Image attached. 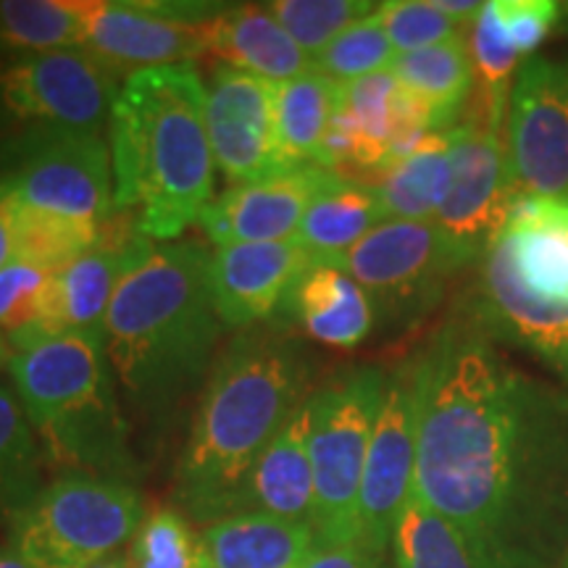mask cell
Returning <instances> with one entry per match:
<instances>
[{
  "instance_id": "cell-33",
  "label": "cell",
  "mask_w": 568,
  "mask_h": 568,
  "mask_svg": "<svg viewBox=\"0 0 568 568\" xmlns=\"http://www.w3.org/2000/svg\"><path fill=\"white\" fill-rule=\"evenodd\" d=\"M395 568H477L456 529L410 495L393 537Z\"/></svg>"
},
{
  "instance_id": "cell-4",
  "label": "cell",
  "mask_w": 568,
  "mask_h": 568,
  "mask_svg": "<svg viewBox=\"0 0 568 568\" xmlns=\"http://www.w3.org/2000/svg\"><path fill=\"white\" fill-rule=\"evenodd\" d=\"M113 209L138 211L148 240L172 243L213 195L205 84L195 63L134 71L109 116Z\"/></svg>"
},
{
  "instance_id": "cell-8",
  "label": "cell",
  "mask_w": 568,
  "mask_h": 568,
  "mask_svg": "<svg viewBox=\"0 0 568 568\" xmlns=\"http://www.w3.org/2000/svg\"><path fill=\"white\" fill-rule=\"evenodd\" d=\"M142 518L130 481L63 474L9 524V545L34 568H90L132 542Z\"/></svg>"
},
{
  "instance_id": "cell-42",
  "label": "cell",
  "mask_w": 568,
  "mask_h": 568,
  "mask_svg": "<svg viewBox=\"0 0 568 568\" xmlns=\"http://www.w3.org/2000/svg\"><path fill=\"white\" fill-rule=\"evenodd\" d=\"M90 568H130V564H126V556H109V558H103V560H98L95 566H90Z\"/></svg>"
},
{
  "instance_id": "cell-6",
  "label": "cell",
  "mask_w": 568,
  "mask_h": 568,
  "mask_svg": "<svg viewBox=\"0 0 568 568\" xmlns=\"http://www.w3.org/2000/svg\"><path fill=\"white\" fill-rule=\"evenodd\" d=\"M471 318L521 347L568 387V203L516 195L479 261Z\"/></svg>"
},
{
  "instance_id": "cell-40",
  "label": "cell",
  "mask_w": 568,
  "mask_h": 568,
  "mask_svg": "<svg viewBox=\"0 0 568 568\" xmlns=\"http://www.w3.org/2000/svg\"><path fill=\"white\" fill-rule=\"evenodd\" d=\"M11 261H13V234H11L9 213H6L3 190H0V268L9 266Z\"/></svg>"
},
{
  "instance_id": "cell-14",
  "label": "cell",
  "mask_w": 568,
  "mask_h": 568,
  "mask_svg": "<svg viewBox=\"0 0 568 568\" xmlns=\"http://www.w3.org/2000/svg\"><path fill=\"white\" fill-rule=\"evenodd\" d=\"M416 474V374L414 361L387 372L385 397L368 443L358 497L355 542L374 556L393 550L397 518L414 495Z\"/></svg>"
},
{
  "instance_id": "cell-25",
  "label": "cell",
  "mask_w": 568,
  "mask_h": 568,
  "mask_svg": "<svg viewBox=\"0 0 568 568\" xmlns=\"http://www.w3.org/2000/svg\"><path fill=\"white\" fill-rule=\"evenodd\" d=\"M395 80L422 105L432 132L453 130V122L474 92V63L464 38L424 48V51L397 55Z\"/></svg>"
},
{
  "instance_id": "cell-44",
  "label": "cell",
  "mask_w": 568,
  "mask_h": 568,
  "mask_svg": "<svg viewBox=\"0 0 568 568\" xmlns=\"http://www.w3.org/2000/svg\"><path fill=\"white\" fill-rule=\"evenodd\" d=\"M560 24H564V30H568V3H560Z\"/></svg>"
},
{
  "instance_id": "cell-2",
  "label": "cell",
  "mask_w": 568,
  "mask_h": 568,
  "mask_svg": "<svg viewBox=\"0 0 568 568\" xmlns=\"http://www.w3.org/2000/svg\"><path fill=\"white\" fill-rule=\"evenodd\" d=\"M303 345L276 326L237 332L213 361L176 466L174 500L205 527L237 516L258 458L308 389Z\"/></svg>"
},
{
  "instance_id": "cell-19",
  "label": "cell",
  "mask_w": 568,
  "mask_h": 568,
  "mask_svg": "<svg viewBox=\"0 0 568 568\" xmlns=\"http://www.w3.org/2000/svg\"><path fill=\"white\" fill-rule=\"evenodd\" d=\"M316 343L353 351L376 326L374 305L358 282L335 261L311 258V264L290 284L276 311Z\"/></svg>"
},
{
  "instance_id": "cell-17",
  "label": "cell",
  "mask_w": 568,
  "mask_h": 568,
  "mask_svg": "<svg viewBox=\"0 0 568 568\" xmlns=\"http://www.w3.org/2000/svg\"><path fill=\"white\" fill-rule=\"evenodd\" d=\"M329 169L301 166L264 180L232 184L205 205L201 224L216 247L240 243H295L297 230Z\"/></svg>"
},
{
  "instance_id": "cell-39",
  "label": "cell",
  "mask_w": 568,
  "mask_h": 568,
  "mask_svg": "<svg viewBox=\"0 0 568 568\" xmlns=\"http://www.w3.org/2000/svg\"><path fill=\"white\" fill-rule=\"evenodd\" d=\"M303 568H395L361 545H316Z\"/></svg>"
},
{
  "instance_id": "cell-18",
  "label": "cell",
  "mask_w": 568,
  "mask_h": 568,
  "mask_svg": "<svg viewBox=\"0 0 568 568\" xmlns=\"http://www.w3.org/2000/svg\"><path fill=\"white\" fill-rule=\"evenodd\" d=\"M311 264L297 243H240L209 255V287L224 329H251L276 316L290 284Z\"/></svg>"
},
{
  "instance_id": "cell-41",
  "label": "cell",
  "mask_w": 568,
  "mask_h": 568,
  "mask_svg": "<svg viewBox=\"0 0 568 568\" xmlns=\"http://www.w3.org/2000/svg\"><path fill=\"white\" fill-rule=\"evenodd\" d=\"M0 568H34V566L27 564V560L21 558L17 550L6 542V545H0Z\"/></svg>"
},
{
  "instance_id": "cell-16",
  "label": "cell",
  "mask_w": 568,
  "mask_h": 568,
  "mask_svg": "<svg viewBox=\"0 0 568 568\" xmlns=\"http://www.w3.org/2000/svg\"><path fill=\"white\" fill-rule=\"evenodd\" d=\"M84 51L113 74L193 63L205 51V27L161 17L145 0H82Z\"/></svg>"
},
{
  "instance_id": "cell-31",
  "label": "cell",
  "mask_w": 568,
  "mask_h": 568,
  "mask_svg": "<svg viewBox=\"0 0 568 568\" xmlns=\"http://www.w3.org/2000/svg\"><path fill=\"white\" fill-rule=\"evenodd\" d=\"M42 489V453L17 393L0 385V527Z\"/></svg>"
},
{
  "instance_id": "cell-11",
  "label": "cell",
  "mask_w": 568,
  "mask_h": 568,
  "mask_svg": "<svg viewBox=\"0 0 568 568\" xmlns=\"http://www.w3.org/2000/svg\"><path fill=\"white\" fill-rule=\"evenodd\" d=\"M332 261L364 287L376 324L387 329H406L429 314L443 297L445 280L456 272L435 222L400 219L382 222Z\"/></svg>"
},
{
  "instance_id": "cell-26",
  "label": "cell",
  "mask_w": 568,
  "mask_h": 568,
  "mask_svg": "<svg viewBox=\"0 0 568 568\" xmlns=\"http://www.w3.org/2000/svg\"><path fill=\"white\" fill-rule=\"evenodd\" d=\"M453 182L450 130L432 132L414 151L382 169L374 184L387 219L400 222H435Z\"/></svg>"
},
{
  "instance_id": "cell-35",
  "label": "cell",
  "mask_w": 568,
  "mask_h": 568,
  "mask_svg": "<svg viewBox=\"0 0 568 568\" xmlns=\"http://www.w3.org/2000/svg\"><path fill=\"white\" fill-rule=\"evenodd\" d=\"M130 568H205L203 535L172 508H155L142 518L126 552Z\"/></svg>"
},
{
  "instance_id": "cell-20",
  "label": "cell",
  "mask_w": 568,
  "mask_h": 568,
  "mask_svg": "<svg viewBox=\"0 0 568 568\" xmlns=\"http://www.w3.org/2000/svg\"><path fill=\"white\" fill-rule=\"evenodd\" d=\"M240 514H268L311 524L314 466H311V395L290 414L247 481Z\"/></svg>"
},
{
  "instance_id": "cell-45",
  "label": "cell",
  "mask_w": 568,
  "mask_h": 568,
  "mask_svg": "<svg viewBox=\"0 0 568 568\" xmlns=\"http://www.w3.org/2000/svg\"><path fill=\"white\" fill-rule=\"evenodd\" d=\"M564 568H568V560H566V566H564Z\"/></svg>"
},
{
  "instance_id": "cell-3",
  "label": "cell",
  "mask_w": 568,
  "mask_h": 568,
  "mask_svg": "<svg viewBox=\"0 0 568 568\" xmlns=\"http://www.w3.org/2000/svg\"><path fill=\"white\" fill-rule=\"evenodd\" d=\"M209 253L151 243L126 268L103 322V345L126 408L163 422L205 385L222 335Z\"/></svg>"
},
{
  "instance_id": "cell-28",
  "label": "cell",
  "mask_w": 568,
  "mask_h": 568,
  "mask_svg": "<svg viewBox=\"0 0 568 568\" xmlns=\"http://www.w3.org/2000/svg\"><path fill=\"white\" fill-rule=\"evenodd\" d=\"M0 335L11 353L67 335L55 274L19 258L0 268Z\"/></svg>"
},
{
  "instance_id": "cell-30",
  "label": "cell",
  "mask_w": 568,
  "mask_h": 568,
  "mask_svg": "<svg viewBox=\"0 0 568 568\" xmlns=\"http://www.w3.org/2000/svg\"><path fill=\"white\" fill-rule=\"evenodd\" d=\"M3 190L6 213H9L13 234V258L42 268L48 274H59L71 261L80 258L101 240V226L74 222V219L55 216V213L30 209Z\"/></svg>"
},
{
  "instance_id": "cell-5",
  "label": "cell",
  "mask_w": 568,
  "mask_h": 568,
  "mask_svg": "<svg viewBox=\"0 0 568 568\" xmlns=\"http://www.w3.org/2000/svg\"><path fill=\"white\" fill-rule=\"evenodd\" d=\"M9 374L42 460L67 474L132 479L138 460L103 332H67L11 353Z\"/></svg>"
},
{
  "instance_id": "cell-32",
  "label": "cell",
  "mask_w": 568,
  "mask_h": 568,
  "mask_svg": "<svg viewBox=\"0 0 568 568\" xmlns=\"http://www.w3.org/2000/svg\"><path fill=\"white\" fill-rule=\"evenodd\" d=\"M466 42L468 55H471L474 63V80H477L481 98H485V119H481V124L503 134L510 90H514L516 74L524 59L508 42L500 21L495 17L493 3H485L479 17L468 24Z\"/></svg>"
},
{
  "instance_id": "cell-7",
  "label": "cell",
  "mask_w": 568,
  "mask_h": 568,
  "mask_svg": "<svg viewBox=\"0 0 568 568\" xmlns=\"http://www.w3.org/2000/svg\"><path fill=\"white\" fill-rule=\"evenodd\" d=\"M385 382V368L351 366L311 393V527L318 545H353L358 537L361 481Z\"/></svg>"
},
{
  "instance_id": "cell-38",
  "label": "cell",
  "mask_w": 568,
  "mask_h": 568,
  "mask_svg": "<svg viewBox=\"0 0 568 568\" xmlns=\"http://www.w3.org/2000/svg\"><path fill=\"white\" fill-rule=\"evenodd\" d=\"M495 17L516 53L524 61L537 55V48L560 21L556 0H493Z\"/></svg>"
},
{
  "instance_id": "cell-12",
  "label": "cell",
  "mask_w": 568,
  "mask_h": 568,
  "mask_svg": "<svg viewBox=\"0 0 568 568\" xmlns=\"http://www.w3.org/2000/svg\"><path fill=\"white\" fill-rule=\"evenodd\" d=\"M450 142L453 182L435 226L458 272L479 264L521 193L510 172L506 134L481 122H466L453 126Z\"/></svg>"
},
{
  "instance_id": "cell-15",
  "label": "cell",
  "mask_w": 568,
  "mask_h": 568,
  "mask_svg": "<svg viewBox=\"0 0 568 568\" xmlns=\"http://www.w3.org/2000/svg\"><path fill=\"white\" fill-rule=\"evenodd\" d=\"M205 84V130L216 166L232 184L290 172L274 132V84L216 63Z\"/></svg>"
},
{
  "instance_id": "cell-10",
  "label": "cell",
  "mask_w": 568,
  "mask_h": 568,
  "mask_svg": "<svg viewBox=\"0 0 568 568\" xmlns=\"http://www.w3.org/2000/svg\"><path fill=\"white\" fill-rule=\"evenodd\" d=\"M0 187L30 209L101 226L113 211L109 142L67 130L0 142Z\"/></svg>"
},
{
  "instance_id": "cell-24",
  "label": "cell",
  "mask_w": 568,
  "mask_h": 568,
  "mask_svg": "<svg viewBox=\"0 0 568 568\" xmlns=\"http://www.w3.org/2000/svg\"><path fill=\"white\" fill-rule=\"evenodd\" d=\"M387 222L385 205L374 184L329 172L305 211L295 243L311 258H339Z\"/></svg>"
},
{
  "instance_id": "cell-43",
  "label": "cell",
  "mask_w": 568,
  "mask_h": 568,
  "mask_svg": "<svg viewBox=\"0 0 568 568\" xmlns=\"http://www.w3.org/2000/svg\"><path fill=\"white\" fill-rule=\"evenodd\" d=\"M9 358H11V351L9 345H6L3 335H0V368H9Z\"/></svg>"
},
{
  "instance_id": "cell-29",
  "label": "cell",
  "mask_w": 568,
  "mask_h": 568,
  "mask_svg": "<svg viewBox=\"0 0 568 568\" xmlns=\"http://www.w3.org/2000/svg\"><path fill=\"white\" fill-rule=\"evenodd\" d=\"M84 48L82 0H0V61Z\"/></svg>"
},
{
  "instance_id": "cell-1",
  "label": "cell",
  "mask_w": 568,
  "mask_h": 568,
  "mask_svg": "<svg viewBox=\"0 0 568 568\" xmlns=\"http://www.w3.org/2000/svg\"><path fill=\"white\" fill-rule=\"evenodd\" d=\"M414 495L477 568L568 560V387L518 368L474 318L414 358Z\"/></svg>"
},
{
  "instance_id": "cell-9",
  "label": "cell",
  "mask_w": 568,
  "mask_h": 568,
  "mask_svg": "<svg viewBox=\"0 0 568 568\" xmlns=\"http://www.w3.org/2000/svg\"><path fill=\"white\" fill-rule=\"evenodd\" d=\"M116 74L84 48L0 61V142L32 132H101Z\"/></svg>"
},
{
  "instance_id": "cell-36",
  "label": "cell",
  "mask_w": 568,
  "mask_h": 568,
  "mask_svg": "<svg viewBox=\"0 0 568 568\" xmlns=\"http://www.w3.org/2000/svg\"><path fill=\"white\" fill-rule=\"evenodd\" d=\"M266 6L290 38L314 59L347 27L379 9L372 0H274Z\"/></svg>"
},
{
  "instance_id": "cell-27",
  "label": "cell",
  "mask_w": 568,
  "mask_h": 568,
  "mask_svg": "<svg viewBox=\"0 0 568 568\" xmlns=\"http://www.w3.org/2000/svg\"><path fill=\"white\" fill-rule=\"evenodd\" d=\"M337 105L339 84L316 71L274 84V132L284 166H318Z\"/></svg>"
},
{
  "instance_id": "cell-34",
  "label": "cell",
  "mask_w": 568,
  "mask_h": 568,
  "mask_svg": "<svg viewBox=\"0 0 568 568\" xmlns=\"http://www.w3.org/2000/svg\"><path fill=\"white\" fill-rule=\"evenodd\" d=\"M395 59L397 53L385 32V21L379 17V9H376L374 13L347 27L343 34H337L314 59V71L322 77H329L332 82L345 84L389 71Z\"/></svg>"
},
{
  "instance_id": "cell-23",
  "label": "cell",
  "mask_w": 568,
  "mask_h": 568,
  "mask_svg": "<svg viewBox=\"0 0 568 568\" xmlns=\"http://www.w3.org/2000/svg\"><path fill=\"white\" fill-rule=\"evenodd\" d=\"M142 232L105 234L80 258L55 274L63 332H103L105 314L119 282L138 255L151 245Z\"/></svg>"
},
{
  "instance_id": "cell-37",
  "label": "cell",
  "mask_w": 568,
  "mask_h": 568,
  "mask_svg": "<svg viewBox=\"0 0 568 568\" xmlns=\"http://www.w3.org/2000/svg\"><path fill=\"white\" fill-rule=\"evenodd\" d=\"M379 17L395 53H414L464 38V21L443 11L439 0H387Z\"/></svg>"
},
{
  "instance_id": "cell-22",
  "label": "cell",
  "mask_w": 568,
  "mask_h": 568,
  "mask_svg": "<svg viewBox=\"0 0 568 568\" xmlns=\"http://www.w3.org/2000/svg\"><path fill=\"white\" fill-rule=\"evenodd\" d=\"M318 545L305 521L237 514L203 529L205 568H303Z\"/></svg>"
},
{
  "instance_id": "cell-21",
  "label": "cell",
  "mask_w": 568,
  "mask_h": 568,
  "mask_svg": "<svg viewBox=\"0 0 568 568\" xmlns=\"http://www.w3.org/2000/svg\"><path fill=\"white\" fill-rule=\"evenodd\" d=\"M205 51L266 82H290L314 74V55L290 38L266 3L230 6L209 21Z\"/></svg>"
},
{
  "instance_id": "cell-13",
  "label": "cell",
  "mask_w": 568,
  "mask_h": 568,
  "mask_svg": "<svg viewBox=\"0 0 568 568\" xmlns=\"http://www.w3.org/2000/svg\"><path fill=\"white\" fill-rule=\"evenodd\" d=\"M510 172L521 195L568 203V63L531 55L506 116Z\"/></svg>"
}]
</instances>
